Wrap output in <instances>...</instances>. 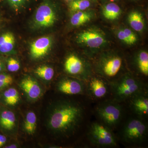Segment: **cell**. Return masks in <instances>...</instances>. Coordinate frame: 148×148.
<instances>
[{"label": "cell", "instance_id": "obj_23", "mask_svg": "<svg viewBox=\"0 0 148 148\" xmlns=\"http://www.w3.org/2000/svg\"><path fill=\"white\" fill-rule=\"evenodd\" d=\"M35 73L42 79L50 81L54 76V69L48 66H42L38 67L35 70Z\"/></svg>", "mask_w": 148, "mask_h": 148}, {"label": "cell", "instance_id": "obj_27", "mask_svg": "<svg viewBox=\"0 0 148 148\" xmlns=\"http://www.w3.org/2000/svg\"><path fill=\"white\" fill-rule=\"evenodd\" d=\"M20 68V64L18 60L14 58H9L7 61V69L9 71L17 72Z\"/></svg>", "mask_w": 148, "mask_h": 148}, {"label": "cell", "instance_id": "obj_10", "mask_svg": "<svg viewBox=\"0 0 148 148\" xmlns=\"http://www.w3.org/2000/svg\"><path fill=\"white\" fill-rule=\"evenodd\" d=\"M125 104L128 113L148 120V90L133 96Z\"/></svg>", "mask_w": 148, "mask_h": 148}, {"label": "cell", "instance_id": "obj_18", "mask_svg": "<svg viewBox=\"0 0 148 148\" xmlns=\"http://www.w3.org/2000/svg\"><path fill=\"white\" fill-rule=\"evenodd\" d=\"M2 101L5 105L14 106L19 102V95L18 91L14 88L6 89L2 94Z\"/></svg>", "mask_w": 148, "mask_h": 148}, {"label": "cell", "instance_id": "obj_1", "mask_svg": "<svg viewBox=\"0 0 148 148\" xmlns=\"http://www.w3.org/2000/svg\"><path fill=\"white\" fill-rule=\"evenodd\" d=\"M92 103L85 96L79 100L67 98L54 101L48 110V130L58 140H69L78 134L83 138L92 117Z\"/></svg>", "mask_w": 148, "mask_h": 148}, {"label": "cell", "instance_id": "obj_9", "mask_svg": "<svg viewBox=\"0 0 148 148\" xmlns=\"http://www.w3.org/2000/svg\"><path fill=\"white\" fill-rule=\"evenodd\" d=\"M56 90L64 95L86 96V82L70 77H64L56 83Z\"/></svg>", "mask_w": 148, "mask_h": 148}, {"label": "cell", "instance_id": "obj_24", "mask_svg": "<svg viewBox=\"0 0 148 148\" xmlns=\"http://www.w3.org/2000/svg\"><path fill=\"white\" fill-rule=\"evenodd\" d=\"M118 38L119 39L127 45H132L137 41V37L134 32L128 29L121 30L118 33Z\"/></svg>", "mask_w": 148, "mask_h": 148}, {"label": "cell", "instance_id": "obj_33", "mask_svg": "<svg viewBox=\"0 0 148 148\" xmlns=\"http://www.w3.org/2000/svg\"><path fill=\"white\" fill-rule=\"evenodd\" d=\"M110 1H116V0H110Z\"/></svg>", "mask_w": 148, "mask_h": 148}, {"label": "cell", "instance_id": "obj_14", "mask_svg": "<svg viewBox=\"0 0 148 148\" xmlns=\"http://www.w3.org/2000/svg\"><path fill=\"white\" fill-rule=\"evenodd\" d=\"M78 40L92 48H98L106 42L103 35L98 32L90 30L80 33L78 36Z\"/></svg>", "mask_w": 148, "mask_h": 148}, {"label": "cell", "instance_id": "obj_34", "mask_svg": "<svg viewBox=\"0 0 148 148\" xmlns=\"http://www.w3.org/2000/svg\"><path fill=\"white\" fill-rule=\"evenodd\" d=\"M66 1H72V0H66Z\"/></svg>", "mask_w": 148, "mask_h": 148}, {"label": "cell", "instance_id": "obj_7", "mask_svg": "<svg viewBox=\"0 0 148 148\" xmlns=\"http://www.w3.org/2000/svg\"><path fill=\"white\" fill-rule=\"evenodd\" d=\"M86 96L93 104L111 98V83L92 75L86 82Z\"/></svg>", "mask_w": 148, "mask_h": 148}, {"label": "cell", "instance_id": "obj_30", "mask_svg": "<svg viewBox=\"0 0 148 148\" xmlns=\"http://www.w3.org/2000/svg\"><path fill=\"white\" fill-rule=\"evenodd\" d=\"M4 69V64L1 61H0V73H1L3 71Z\"/></svg>", "mask_w": 148, "mask_h": 148}, {"label": "cell", "instance_id": "obj_17", "mask_svg": "<svg viewBox=\"0 0 148 148\" xmlns=\"http://www.w3.org/2000/svg\"><path fill=\"white\" fill-rule=\"evenodd\" d=\"M15 37L12 33L7 32L0 36V52L10 53L13 50L15 44Z\"/></svg>", "mask_w": 148, "mask_h": 148}, {"label": "cell", "instance_id": "obj_19", "mask_svg": "<svg viewBox=\"0 0 148 148\" xmlns=\"http://www.w3.org/2000/svg\"><path fill=\"white\" fill-rule=\"evenodd\" d=\"M37 127V116L34 112L29 111L27 113L23 123L24 130L27 134L33 135Z\"/></svg>", "mask_w": 148, "mask_h": 148}, {"label": "cell", "instance_id": "obj_32", "mask_svg": "<svg viewBox=\"0 0 148 148\" xmlns=\"http://www.w3.org/2000/svg\"><path fill=\"white\" fill-rule=\"evenodd\" d=\"M88 1H96V0H88Z\"/></svg>", "mask_w": 148, "mask_h": 148}, {"label": "cell", "instance_id": "obj_20", "mask_svg": "<svg viewBox=\"0 0 148 148\" xmlns=\"http://www.w3.org/2000/svg\"><path fill=\"white\" fill-rule=\"evenodd\" d=\"M128 21L131 27L137 32H141L145 27L143 15L138 12H132L130 14Z\"/></svg>", "mask_w": 148, "mask_h": 148}, {"label": "cell", "instance_id": "obj_4", "mask_svg": "<svg viewBox=\"0 0 148 148\" xmlns=\"http://www.w3.org/2000/svg\"><path fill=\"white\" fill-rule=\"evenodd\" d=\"M92 115L115 132L127 114L125 104L112 99L95 103L92 107Z\"/></svg>", "mask_w": 148, "mask_h": 148}, {"label": "cell", "instance_id": "obj_2", "mask_svg": "<svg viewBox=\"0 0 148 148\" xmlns=\"http://www.w3.org/2000/svg\"><path fill=\"white\" fill-rule=\"evenodd\" d=\"M119 144L126 148L147 147L148 120L128 113L115 132Z\"/></svg>", "mask_w": 148, "mask_h": 148}, {"label": "cell", "instance_id": "obj_31", "mask_svg": "<svg viewBox=\"0 0 148 148\" xmlns=\"http://www.w3.org/2000/svg\"><path fill=\"white\" fill-rule=\"evenodd\" d=\"M17 145H9L8 146H6V147H5V148H17Z\"/></svg>", "mask_w": 148, "mask_h": 148}, {"label": "cell", "instance_id": "obj_25", "mask_svg": "<svg viewBox=\"0 0 148 148\" xmlns=\"http://www.w3.org/2000/svg\"><path fill=\"white\" fill-rule=\"evenodd\" d=\"M90 1L88 0H75L70 3V8L72 11H84L90 6Z\"/></svg>", "mask_w": 148, "mask_h": 148}, {"label": "cell", "instance_id": "obj_29", "mask_svg": "<svg viewBox=\"0 0 148 148\" xmlns=\"http://www.w3.org/2000/svg\"><path fill=\"white\" fill-rule=\"evenodd\" d=\"M6 137L5 135H0V148L4 146L7 142Z\"/></svg>", "mask_w": 148, "mask_h": 148}, {"label": "cell", "instance_id": "obj_3", "mask_svg": "<svg viewBox=\"0 0 148 148\" xmlns=\"http://www.w3.org/2000/svg\"><path fill=\"white\" fill-rule=\"evenodd\" d=\"M119 144L112 130L96 119L90 120L82 139L83 148H117Z\"/></svg>", "mask_w": 148, "mask_h": 148}, {"label": "cell", "instance_id": "obj_13", "mask_svg": "<svg viewBox=\"0 0 148 148\" xmlns=\"http://www.w3.org/2000/svg\"><path fill=\"white\" fill-rule=\"evenodd\" d=\"M52 45L50 37L44 36L33 42L30 46V54L34 59H40L48 53Z\"/></svg>", "mask_w": 148, "mask_h": 148}, {"label": "cell", "instance_id": "obj_5", "mask_svg": "<svg viewBox=\"0 0 148 148\" xmlns=\"http://www.w3.org/2000/svg\"><path fill=\"white\" fill-rule=\"evenodd\" d=\"M111 98L123 103L138 93L148 90L147 81L130 72L111 83Z\"/></svg>", "mask_w": 148, "mask_h": 148}, {"label": "cell", "instance_id": "obj_22", "mask_svg": "<svg viewBox=\"0 0 148 148\" xmlns=\"http://www.w3.org/2000/svg\"><path fill=\"white\" fill-rule=\"evenodd\" d=\"M91 18V15L88 12L82 11H77L72 16L71 22L72 25L77 27L88 22L90 21Z\"/></svg>", "mask_w": 148, "mask_h": 148}, {"label": "cell", "instance_id": "obj_15", "mask_svg": "<svg viewBox=\"0 0 148 148\" xmlns=\"http://www.w3.org/2000/svg\"><path fill=\"white\" fill-rule=\"evenodd\" d=\"M16 126V117L12 111L7 109L0 110V129L5 132L13 131Z\"/></svg>", "mask_w": 148, "mask_h": 148}, {"label": "cell", "instance_id": "obj_11", "mask_svg": "<svg viewBox=\"0 0 148 148\" xmlns=\"http://www.w3.org/2000/svg\"><path fill=\"white\" fill-rule=\"evenodd\" d=\"M56 19L55 11L49 3L46 2L37 9L34 21L37 27L47 28L53 26Z\"/></svg>", "mask_w": 148, "mask_h": 148}, {"label": "cell", "instance_id": "obj_8", "mask_svg": "<svg viewBox=\"0 0 148 148\" xmlns=\"http://www.w3.org/2000/svg\"><path fill=\"white\" fill-rule=\"evenodd\" d=\"M64 67L66 73L84 81H87L93 75L84 60L74 54L69 55L66 58Z\"/></svg>", "mask_w": 148, "mask_h": 148}, {"label": "cell", "instance_id": "obj_21", "mask_svg": "<svg viewBox=\"0 0 148 148\" xmlns=\"http://www.w3.org/2000/svg\"><path fill=\"white\" fill-rule=\"evenodd\" d=\"M121 13L119 6L115 3H109L104 7L103 14L105 18L109 20H114L118 18Z\"/></svg>", "mask_w": 148, "mask_h": 148}, {"label": "cell", "instance_id": "obj_16", "mask_svg": "<svg viewBox=\"0 0 148 148\" xmlns=\"http://www.w3.org/2000/svg\"><path fill=\"white\" fill-rule=\"evenodd\" d=\"M135 67L138 73L137 76L147 81L148 76V53L141 51L138 53L135 59Z\"/></svg>", "mask_w": 148, "mask_h": 148}, {"label": "cell", "instance_id": "obj_26", "mask_svg": "<svg viewBox=\"0 0 148 148\" xmlns=\"http://www.w3.org/2000/svg\"><path fill=\"white\" fill-rule=\"evenodd\" d=\"M13 82V78L10 75L0 74V91L11 85Z\"/></svg>", "mask_w": 148, "mask_h": 148}, {"label": "cell", "instance_id": "obj_6", "mask_svg": "<svg viewBox=\"0 0 148 148\" xmlns=\"http://www.w3.org/2000/svg\"><path fill=\"white\" fill-rule=\"evenodd\" d=\"M97 67L96 75L110 83L115 81L124 75L121 73L123 67V60L119 56H111L102 58L98 62Z\"/></svg>", "mask_w": 148, "mask_h": 148}, {"label": "cell", "instance_id": "obj_28", "mask_svg": "<svg viewBox=\"0 0 148 148\" xmlns=\"http://www.w3.org/2000/svg\"><path fill=\"white\" fill-rule=\"evenodd\" d=\"M8 1L14 9L18 10L23 6L29 0H8Z\"/></svg>", "mask_w": 148, "mask_h": 148}, {"label": "cell", "instance_id": "obj_12", "mask_svg": "<svg viewBox=\"0 0 148 148\" xmlns=\"http://www.w3.org/2000/svg\"><path fill=\"white\" fill-rule=\"evenodd\" d=\"M19 86L30 101H37L42 95V88L39 83L32 77H24L21 80Z\"/></svg>", "mask_w": 148, "mask_h": 148}]
</instances>
